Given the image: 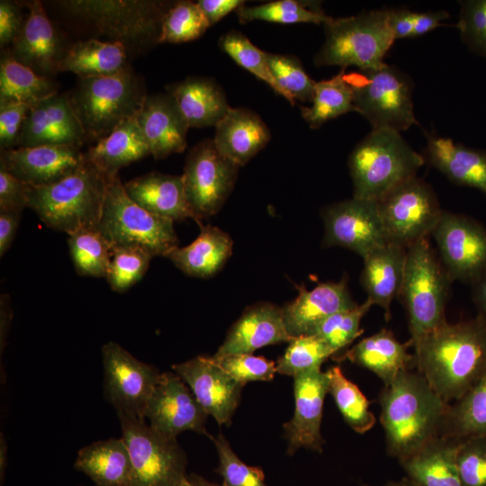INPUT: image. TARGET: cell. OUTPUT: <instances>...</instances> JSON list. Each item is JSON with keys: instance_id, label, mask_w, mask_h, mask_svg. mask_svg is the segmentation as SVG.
<instances>
[{"instance_id": "obj_1", "label": "cell", "mask_w": 486, "mask_h": 486, "mask_svg": "<svg viewBox=\"0 0 486 486\" xmlns=\"http://www.w3.org/2000/svg\"><path fill=\"white\" fill-rule=\"evenodd\" d=\"M415 365L447 403L459 399L486 372V321L480 315L445 322L414 348Z\"/></svg>"}, {"instance_id": "obj_2", "label": "cell", "mask_w": 486, "mask_h": 486, "mask_svg": "<svg viewBox=\"0 0 486 486\" xmlns=\"http://www.w3.org/2000/svg\"><path fill=\"white\" fill-rule=\"evenodd\" d=\"M379 404L387 453L398 461L442 436L449 403L418 371L404 370L383 385Z\"/></svg>"}, {"instance_id": "obj_3", "label": "cell", "mask_w": 486, "mask_h": 486, "mask_svg": "<svg viewBox=\"0 0 486 486\" xmlns=\"http://www.w3.org/2000/svg\"><path fill=\"white\" fill-rule=\"evenodd\" d=\"M107 181L86 157L64 179L48 186L29 185L27 208L49 228L68 235L83 228L97 229Z\"/></svg>"}, {"instance_id": "obj_4", "label": "cell", "mask_w": 486, "mask_h": 486, "mask_svg": "<svg viewBox=\"0 0 486 486\" xmlns=\"http://www.w3.org/2000/svg\"><path fill=\"white\" fill-rule=\"evenodd\" d=\"M68 96L86 141L97 142L135 117L148 94L140 77L128 65L112 75L78 77Z\"/></svg>"}, {"instance_id": "obj_5", "label": "cell", "mask_w": 486, "mask_h": 486, "mask_svg": "<svg viewBox=\"0 0 486 486\" xmlns=\"http://www.w3.org/2000/svg\"><path fill=\"white\" fill-rule=\"evenodd\" d=\"M426 162L400 132L373 129L352 150L348 168L353 196L377 202L417 176Z\"/></svg>"}, {"instance_id": "obj_6", "label": "cell", "mask_w": 486, "mask_h": 486, "mask_svg": "<svg viewBox=\"0 0 486 486\" xmlns=\"http://www.w3.org/2000/svg\"><path fill=\"white\" fill-rule=\"evenodd\" d=\"M453 282L428 238L407 248L404 276L397 298L406 310L410 341L414 348L428 333L447 321L446 307Z\"/></svg>"}, {"instance_id": "obj_7", "label": "cell", "mask_w": 486, "mask_h": 486, "mask_svg": "<svg viewBox=\"0 0 486 486\" xmlns=\"http://www.w3.org/2000/svg\"><path fill=\"white\" fill-rule=\"evenodd\" d=\"M68 14L124 45L127 53L158 44L163 19L173 2L157 0H63Z\"/></svg>"}, {"instance_id": "obj_8", "label": "cell", "mask_w": 486, "mask_h": 486, "mask_svg": "<svg viewBox=\"0 0 486 486\" xmlns=\"http://www.w3.org/2000/svg\"><path fill=\"white\" fill-rule=\"evenodd\" d=\"M325 40L314 57L318 67H355L360 71L383 67V58L395 41L387 10L364 11L349 17L332 18L323 25Z\"/></svg>"}, {"instance_id": "obj_9", "label": "cell", "mask_w": 486, "mask_h": 486, "mask_svg": "<svg viewBox=\"0 0 486 486\" xmlns=\"http://www.w3.org/2000/svg\"><path fill=\"white\" fill-rule=\"evenodd\" d=\"M97 230L112 249L134 247L152 257H166L178 247L174 221L150 213L131 200L118 175L108 176Z\"/></svg>"}, {"instance_id": "obj_10", "label": "cell", "mask_w": 486, "mask_h": 486, "mask_svg": "<svg viewBox=\"0 0 486 486\" xmlns=\"http://www.w3.org/2000/svg\"><path fill=\"white\" fill-rule=\"evenodd\" d=\"M353 90L355 112L373 129L401 132L417 124L413 109V84L409 76L388 64L367 71L346 73Z\"/></svg>"}, {"instance_id": "obj_11", "label": "cell", "mask_w": 486, "mask_h": 486, "mask_svg": "<svg viewBox=\"0 0 486 486\" xmlns=\"http://www.w3.org/2000/svg\"><path fill=\"white\" fill-rule=\"evenodd\" d=\"M128 447L134 486H187V458L176 438L154 430L142 418L117 413Z\"/></svg>"}, {"instance_id": "obj_12", "label": "cell", "mask_w": 486, "mask_h": 486, "mask_svg": "<svg viewBox=\"0 0 486 486\" xmlns=\"http://www.w3.org/2000/svg\"><path fill=\"white\" fill-rule=\"evenodd\" d=\"M239 167L217 149L212 140H204L189 150L182 179L188 206L200 226L203 219L222 208Z\"/></svg>"}, {"instance_id": "obj_13", "label": "cell", "mask_w": 486, "mask_h": 486, "mask_svg": "<svg viewBox=\"0 0 486 486\" xmlns=\"http://www.w3.org/2000/svg\"><path fill=\"white\" fill-rule=\"evenodd\" d=\"M387 241L409 248L428 238L442 213L432 187L417 176L377 201Z\"/></svg>"}, {"instance_id": "obj_14", "label": "cell", "mask_w": 486, "mask_h": 486, "mask_svg": "<svg viewBox=\"0 0 486 486\" xmlns=\"http://www.w3.org/2000/svg\"><path fill=\"white\" fill-rule=\"evenodd\" d=\"M430 235L453 281L471 284L486 270V228L476 220L442 211Z\"/></svg>"}, {"instance_id": "obj_15", "label": "cell", "mask_w": 486, "mask_h": 486, "mask_svg": "<svg viewBox=\"0 0 486 486\" xmlns=\"http://www.w3.org/2000/svg\"><path fill=\"white\" fill-rule=\"evenodd\" d=\"M102 355L104 398L117 413L144 418L148 400L161 373L113 341L103 346Z\"/></svg>"}, {"instance_id": "obj_16", "label": "cell", "mask_w": 486, "mask_h": 486, "mask_svg": "<svg viewBox=\"0 0 486 486\" xmlns=\"http://www.w3.org/2000/svg\"><path fill=\"white\" fill-rule=\"evenodd\" d=\"M323 245L342 247L362 258L387 243L377 202L352 197L325 207Z\"/></svg>"}, {"instance_id": "obj_17", "label": "cell", "mask_w": 486, "mask_h": 486, "mask_svg": "<svg viewBox=\"0 0 486 486\" xmlns=\"http://www.w3.org/2000/svg\"><path fill=\"white\" fill-rule=\"evenodd\" d=\"M208 416L189 386L175 372L160 374L144 411L148 425L169 438H176L184 431L211 436L205 428Z\"/></svg>"}, {"instance_id": "obj_18", "label": "cell", "mask_w": 486, "mask_h": 486, "mask_svg": "<svg viewBox=\"0 0 486 486\" xmlns=\"http://www.w3.org/2000/svg\"><path fill=\"white\" fill-rule=\"evenodd\" d=\"M189 386L198 402L217 423L229 426L239 403L243 384L236 381L212 357L196 356L172 365Z\"/></svg>"}, {"instance_id": "obj_19", "label": "cell", "mask_w": 486, "mask_h": 486, "mask_svg": "<svg viewBox=\"0 0 486 486\" xmlns=\"http://www.w3.org/2000/svg\"><path fill=\"white\" fill-rule=\"evenodd\" d=\"M85 160L79 147L41 145L1 149L0 167L31 186L42 187L68 176Z\"/></svg>"}, {"instance_id": "obj_20", "label": "cell", "mask_w": 486, "mask_h": 486, "mask_svg": "<svg viewBox=\"0 0 486 486\" xmlns=\"http://www.w3.org/2000/svg\"><path fill=\"white\" fill-rule=\"evenodd\" d=\"M293 388L294 413L284 425L287 454H293L299 448L321 453L324 439L320 426L324 400L328 392L326 372L317 368L300 373L293 376Z\"/></svg>"}, {"instance_id": "obj_21", "label": "cell", "mask_w": 486, "mask_h": 486, "mask_svg": "<svg viewBox=\"0 0 486 486\" xmlns=\"http://www.w3.org/2000/svg\"><path fill=\"white\" fill-rule=\"evenodd\" d=\"M86 141V134L68 94L58 93L31 106L16 148L41 145L82 148Z\"/></svg>"}, {"instance_id": "obj_22", "label": "cell", "mask_w": 486, "mask_h": 486, "mask_svg": "<svg viewBox=\"0 0 486 486\" xmlns=\"http://www.w3.org/2000/svg\"><path fill=\"white\" fill-rule=\"evenodd\" d=\"M29 13L20 34L11 44V55L40 76L50 77L58 72L66 54L62 40L49 19L41 2H26Z\"/></svg>"}, {"instance_id": "obj_23", "label": "cell", "mask_w": 486, "mask_h": 486, "mask_svg": "<svg viewBox=\"0 0 486 486\" xmlns=\"http://www.w3.org/2000/svg\"><path fill=\"white\" fill-rule=\"evenodd\" d=\"M297 289V297L283 308L285 328L292 338L311 335L329 316L358 305L349 292L346 276L338 282L320 283L311 290L304 286Z\"/></svg>"}, {"instance_id": "obj_24", "label": "cell", "mask_w": 486, "mask_h": 486, "mask_svg": "<svg viewBox=\"0 0 486 486\" xmlns=\"http://www.w3.org/2000/svg\"><path fill=\"white\" fill-rule=\"evenodd\" d=\"M292 339L285 328L283 308L258 302L248 307L231 326L213 357L252 354L263 346Z\"/></svg>"}, {"instance_id": "obj_25", "label": "cell", "mask_w": 486, "mask_h": 486, "mask_svg": "<svg viewBox=\"0 0 486 486\" xmlns=\"http://www.w3.org/2000/svg\"><path fill=\"white\" fill-rule=\"evenodd\" d=\"M136 118L155 159L186 148L189 127L170 94L148 95Z\"/></svg>"}, {"instance_id": "obj_26", "label": "cell", "mask_w": 486, "mask_h": 486, "mask_svg": "<svg viewBox=\"0 0 486 486\" xmlns=\"http://www.w3.org/2000/svg\"><path fill=\"white\" fill-rule=\"evenodd\" d=\"M270 139L271 132L257 113L244 107H230L216 124L212 140L222 155L242 166L260 152Z\"/></svg>"}, {"instance_id": "obj_27", "label": "cell", "mask_w": 486, "mask_h": 486, "mask_svg": "<svg viewBox=\"0 0 486 486\" xmlns=\"http://www.w3.org/2000/svg\"><path fill=\"white\" fill-rule=\"evenodd\" d=\"M425 160L451 182L475 188L486 195V152L455 143L449 138L428 136Z\"/></svg>"}, {"instance_id": "obj_28", "label": "cell", "mask_w": 486, "mask_h": 486, "mask_svg": "<svg viewBox=\"0 0 486 486\" xmlns=\"http://www.w3.org/2000/svg\"><path fill=\"white\" fill-rule=\"evenodd\" d=\"M127 194L146 211L172 221L194 219L182 176L150 172L124 184Z\"/></svg>"}, {"instance_id": "obj_29", "label": "cell", "mask_w": 486, "mask_h": 486, "mask_svg": "<svg viewBox=\"0 0 486 486\" xmlns=\"http://www.w3.org/2000/svg\"><path fill=\"white\" fill-rule=\"evenodd\" d=\"M407 248L387 242L364 257L361 284L367 299L391 318V303L398 297L405 271Z\"/></svg>"}, {"instance_id": "obj_30", "label": "cell", "mask_w": 486, "mask_h": 486, "mask_svg": "<svg viewBox=\"0 0 486 486\" xmlns=\"http://www.w3.org/2000/svg\"><path fill=\"white\" fill-rule=\"evenodd\" d=\"M190 128L216 126L230 110L220 86L205 76H188L166 86Z\"/></svg>"}, {"instance_id": "obj_31", "label": "cell", "mask_w": 486, "mask_h": 486, "mask_svg": "<svg viewBox=\"0 0 486 486\" xmlns=\"http://www.w3.org/2000/svg\"><path fill=\"white\" fill-rule=\"evenodd\" d=\"M410 346V341L401 343L392 331L382 328L361 339L338 360H349L373 372L383 385H388L400 372L415 364V356L408 350Z\"/></svg>"}, {"instance_id": "obj_32", "label": "cell", "mask_w": 486, "mask_h": 486, "mask_svg": "<svg viewBox=\"0 0 486 486\" xmlns=\"http://www.w3.org/2000/svg\"><path fill=\"white\" fill-rule=\"evenodd\" d=\"M458 446V440L440 436L399 462L418 486H463L457 466Z\"/></svg>"}, {"instance_id": "obj_33", "label": "cell", "mask_w": 486, "mask_h": 486, "mask_svg": "<svg viewBox=\"0 0 486 486\" xmlns=\"http://www.w3.org/2000/svg\"><path fill=\"white\" fill-rule=\"evenodd\" d=\"M74 466L94 486H134L130 456L122 437L95 441L82 447Z\"/></svg>"}, {"instance_id": "obj_34", "label": "cell", "mask_w": 486, "mask_h": 486, "mask_svg": "<svg viewBox=\"0 0 486 486\" xmlns=\"http://www.w3.org/2000/svg\"><path fill=\"white\" fill-rule=\"evenodd\" d=\"M198 237L189 245L176 248L166 257L189 276L208 278L218 273L232 254L231 237L218 227L200 226Z\"/></svg>"}, {"instance_id": "obj_35", "label": "cell", "mask_w": 486, "mask_h": 486, "mask_svg": "<svg viewBox=\"0 0 486 486\" xmlns=\"http://www.w3.org/2000/svg\"><path fill=\"white\" fill-rule=\"evenodd\" d=\"M85 153L106 176H116L122 167L151 155L136 116L122 122Z\"/></svg>"}, {"instance_id": "obj_36", "label": "cell", "mask_w": 486, "mask_h": 486, "mask_svg": "<svg viewBox=\"0 0 486 486\" xmlns=\"http://www.w3.org/2000/svg\"><path fill=\"white\" fill-rule=\"evenodd\" d=\"M128 53L118 41L96 39L78 40L68 48L58 65V72H72L78 77L112 75L126 68Z\"/></svg>"}, {"instance_id": "obj_37", "label": "cell", "mask_w": 486, "mask_h": 486, "mask_svg": "<svg viewBox=\"0 0 486 486\" xmlns=\"http://www.w3.org/2000/svg\"><path fill=\"white\" fill-rule=\"evenodd\" d=\"M58 93L53 80L38 75L18 62L8 50H4L0 62V104H33Z\"/></svg>"}, {"instance_id": "obj_38", "label": "cell", "mask_w": 486, "mask_h": 486, "mask_svg": "<svg viewBox=\"0 0 486 486\" xmlns=\"http://www.w3.org/2000/svg\"><path fill=\"white\" fill-rule=\"evenodd\" d=\"M442 436L458 441L486 436V372L459 399L449 403Z\"/></svg>"}, {"instance_id": "obj_39", "label": "cell", "mask_w": 486, "mask_h": 486, "mask_svg": "<svg viewBox=\"0 0 486 486\" xmlns=\"http://www.w3.org/2000/svg\"><path fill=\"white\" fill-rule=\"evenodd\" d=\"M349 112H355L353 90L341 69L333 77L316 82L310 106H302L301 113L312 129Z\"/></svg>"}, {"instance_id": "obj_40", "label": "cell", "mask_w": 486, "mask_h": 486, "mask_svg": "<svg viewBox=\"0 0 486 486\" xmlns=\"http://www.w3.org/2000/svg\"><path fill=\"white\" fill-rule=\"evenodd\" d=\"M328 392L346 424L356 433L364 434L375 424L369 400L357 385L348 380L338 366L326 371Z\"/></svg>"}, {"instance_id": "obj_41", "label": "cell", "mask_w": 486, "mask_h": 486, "mask_svg": "<svg viewBox=\"0 0 486 486\" xmlns=\"http://www.w3.org/2000/svg\"><path fill=\"white\" fill-rule=\"evenodd\" d=\"M237 15L241 22L265 21L282 24L308 22L324 25L331 19L320 4L298 0H277L253 6L244 4L237 10Z\"/></svg>"}, {"instance_id": "obj_42", "label": "cell", "mask_w": 486, "mask_h": 486, "mask_svg": "<svg viewBox=\"0 0 486 486\" xmlns=\"http://www.w3.org/2000/svg\"><path fill=\"white\" fill-rule=\"evenodd\" d=\"M68 245L79 275L106 278L112 248L97 229L83 228L68 234Z\"/></svg>"}, {"instance_id": "obj_43", "label": "cell", "mask_w": 486, "mask_h": 486, "mask_svg": "<svg viewBox=\"0 0 486 486\" xmlns=\"http://www.w3.org/2000/svg\"><path fill=\"white\" fill-rule=\"evenodd\" d=\"M266 58L284 98L292 105L296 101L311 102L316 82L310 77L296 57L266 52Z\"/></svg>"}, {"instance_id": "obj_44", "label": "cell", "mask_w": 486, "mask_h": 486, "mask_svg": "<svg viewBox=\"0 0 486 486\" xmlns=\"http://www.w3.org/2000/svg\"><path fill=\"white\" fill-rule=\"evenodd\" d=\"M210 24L197 3L176 1L167 10L158 43H183L200 38Z\"/></svg>"}, {"instance_id": "obj_45", "label": "cell", "mask_w": 486, "mask_h": 486, "mask_svg": "<svg viewBox=\"0 0 486 486\" xmlns=\"http://www.w3.org/2000/svg\"><path fill=\"white\" fill-rule=\"evenodd\" d=\"M335 351L314 335L300 336L289 342L284 354L278 359L276 373L294 376L300 373L320 368Z\"/></svg>"}, {"instance_id": "obj_46", "label": "cell", "mask_w": 486, "mask_h": 486, "mask_svg": "<svg viewBox=\"0 0 486 486\" xmlns=\"http://www.w3.org/2000/svg\"><path fill=\"white\" fill-rule=\"evenodd\" d=\"M220 48L238 65L266 83L284 97V94L270 71L266 52L259 50L250 40L238 31H230L220 37Z\"/></svg>"}, {"instance_id": "obj_47", "label": "cell", "mask_w": 486, "mask_h": 486, "mask_svg": "<svg viewBox=\"0 0 486 486\" xmlns=\"http://www.w3.org/2000/svg\"><path fill=\"white\" fill-rule=\"evenodd\" d=\"M373 305L366 299L353 309L337 312L320 323L311 335L321 338L337 354L362 334L361 320Z\"/></svg>"}, {"instance_id": "obj_48", "label": "cell", "mask_w": 486, "mask_h": 486, "mask_svg": "<svg viewBox=\"0 0 486 486\" xmlns=\"http://www.w3.org/2000/svg\"><path fill=\"white\" fill-rule=\"evenodd\" d=\"M152 256L134 247L112 249V256L106 280L112 290L124 292L138 283L146 274Z\"/></svg>"}, {"instance_id": "obj_49", "label": "cell", "mask_w": 486, "mask_h": 486, "mask_svg": "<svg viewBox=\"0 0 486 486\" xmlns=\"http://www.w3.org/2000/svg\"><path fill=\"white\" fill-rule=\"evenodd\" d=\"M210 437L217 449L219 465L215 472L222 477V486H266L263 470L244 464L222 434Z\"/></svg>"}, {"instance_id": "obj_50", "label": "cell", "mask_w": 486, "mask_h": 486, "mask_svg": "<svg viewBox=\"0 0 486 486\" xmlns=\"http://www.w3.org/2000/svg\"><path fill=\"white\" fill-rule=\"evenodd\" d=\"M457 466L463 486H486V436L459 440Z\"/></svg>"}, {"instance_id": "obj_51", "label": "cell", "mask_w": 486, "mask_h": 486, "mask_svg": "<svg viewBox=\"0 0 486 486\" xmlns=\"http://www.w3.org/2000/svg\"><path fill=\"white\" fill-rule=\"evenodd\" d=\"M236 381L245 385L248 382L273 380L276 373L274 362L252 354L231 355L222 357L211 356Z\"/></svg>"}, {"instance_id": "obj_52", "label": "cell", "mask_w": 486, "mask_h": 486, "mask_svg": "<svg viewBox=\"0 0 486 486\" xmlns=\"http://www.w3.org/2000/svg\"><path fill=\"white\" fill-rule=\"evenodd\" d=\"M456 27L467 47L486 57V0L461 1Z\"/></svg>"}, {"instance_id": "obj_53", "label": "cell", "mask_w": 486, "mask_h": 486, "mask_svg": "<svg viewBox=\"0 0 486 486\" xmlns=\"http://www.w3.org/2000/svg\"><path fill=\"white\" fill-rule=\"evenodd\" d=\"M32 105L23 103L0 104L1 149L17 147L22 124Z\"/></svg>"}, {"instance_id": "obj_54", "label": "cell", "mask_w": 486, "mask_h": 486, "mask_svg": "<svg viewBox=\"0 0 486 486\" xmlns=\"http://www.w3.org/2000/svg\"><path fill=\"white\" fill-rule=\"evenodd\" d=\"M29 184L0 167V211L21 214L27 208Z\"/></svg>"}, {"instance_id": "obj_55", "label": "cell", "mask_w": 486, "mask_h": 486, "mask_svg": "<svg viewBox=\"0 0 486 486\" xmlns=\"http://www.w3.org/2000/svg\"><path fill=\"white\" fill-rule=\"evenodd\" d=\"M24 22L20 3L10 0L0 1V44L2 47L14 41Z\"/></svg>"}, {"instance_id": "obj_56", "label": "cell", "mask_w": 486, "mask_h": 486, "mask_svg": "<svg viewBox=\"0 0 486 486\" xmlns=\"http://www.w3.org/2000/svg\"><path fill=\"white\" fill-rule=\"evenodd\" d=\"M199 7L206 17L210 26L214 25L226 15L237 11L245 1L241 0H199Z\"/></svg>"}, {"instance_id": "obj_57", "label": "cell", "mask_w": 486, "mask_h": 486, "mask_svg": "<svg viewBox=\"0 0 486 486\" xmlns=\"http://www.w3.org/2000/svg\"><path fill=\"white\" fill-rule=\"evenodd\" d=\"M448 13L445 10L414 12L413 37L424 35L442 25L441 22L447 19Z\"/></svg>"}, {"instance_id": "obj_58", "label": "cell", "mask_w": 486, "mask_h": 486, "mask_svg": "<svg viewBox=\"0 0 486 486\" xmlns=\"http://www.w3.org/2000/svg\"><path fill=\"white\" fill-rule=\"evenodd\" d=\"M20 215L0 211V256H3L12 246L19 226Z\"/></svg>"}, {"instance_id": "obj_59", "label": "cell", "mask_w": 486, "mask_h": 486, "mask_svg": "<svg viewBox=\"0 0 486 486\" xmlns=\"http://www.w3.org/2000/svg\"><path fill=\"white\" fill-rule=\"evenodd\" d=\"M0 302V354L2 358L13 313L8 294H2Z\"/></svg>"}, {"instance_id": "obj_60", "label": "cell", "mask_w": 486, "mask_h": 486, "mask_svg": "<svg viewBox=\"0 0 486 486\" xmlns=\"http://www.w3.org/2000/svg\"><path fill=\"white\" fill-rule=\"evenodd\" d=\"M472 295L480 315L486 321V270L472 284Z\"/></svg>"}, {"instance_id": "obj_61", "label": "cell", "mask_w": 486, "mask_h": 486, "mask_svg": "<svg viewBox=\"0 0 486 486\" xmlns=\"http://www.w3.org/2000/svg\"><path fill=\"white\" fill-rule=\"evenodd\" d=\"M7 465V445L3 432L0 433V482H4Z\"/></svg>"}, {"instance_id": "obj_62", "label": "cell", "mask_w": 486, "mask_h": 486, "mask_svg": "<svg viewBox=\"0 0 486 486\" xmlns=\"http://www.w3.org/2000/svg\"><path fill=\"white\" fill-rule=\"evenodd\" d=\"M187 486H220L216 483L211 482L203 477L191 473L188 474V485Z\"/></svg>"}, {"instance_id": "obj_63", "label": "cell", "mask_w": 486, "mask_h": 486, "mask_svg": "<svg viewBox=\"0 0 486 486\" xmlns=\"http://www.w3.org/2000/svg\"><path fill=\"white\" fill-rule=\"evenodd\" d=\"M363 486H369V485L363 484ZM383 486H418V485L408 477H405L400 481L388 482Z\"/></svg>"}]
</instances>
